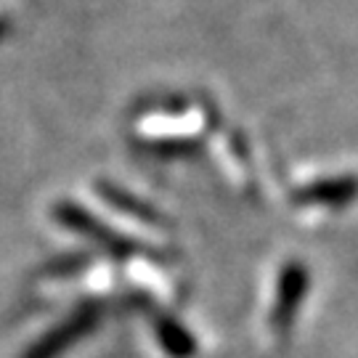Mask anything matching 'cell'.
Instances as JSON below:
<instances>
[{"label": "cell", "mask_w": 358, "mask_h": 358, "mask_svg": "<svg viewBox=\"0 0 358 358\" xmlns=\"http://www.w3.org/2000/svg\"><path fill=\"white\" fill-rule=\"evenodd\" d=\"M53 215H56V220H59L62 226L77 231V234H83V236H90V242H96L99 247L109 250V252L117 255V257H128V255L141 252V247H138V244L130 242L128 236H122L120 231L103 226L99 217H93L90 213H85L80 205L62 202V205H56Z\"/></svg>", "instance_id": "obj_1"}, {"label": "cell", "mask_w": 358, "mask_h": 358, "mask_svg": "<svg viewBox=\"0 0 358 358\" xmlns=\"http://www.w3.org/2000/svg\"><path fill=\"white\" fill-rule=\"evenodd\" d=\"M99 321H101V308L96 306V303L80 306L53 332L43 334L38 343L29 348V353L24 358H59L66 348H72L77 340H83L85 334L93 332L99 327Z\"/></svg>", "instance_id": "obj_2"}, {"label": "cell", "mask_w": 358, "mask_h": 358, "mask_svg": "<svg viewBox=\"0 0 358 358\" xmlns=\"http://www.w3.org/2000/svg\"><path fill=\"white\" fill-rule=\"evenodd\" d=\"M308 268L300 266L297 260H289L279 273V287H276V300L271 310V327L276 334H287L292 327L297 308L306 300L308 292Z\"/></svg>", "instance_id": "obj_3"}, {"label": "cell", "mask_w": 358, "mask_h": 358, "mask_svg": "<svg viewBox=\"0 0 358 358\" xmlns=\"http://www.w3.org/2000/svg\"><path fill=\"white\" fill-rule=\"evenodd\" d=\"M358 194V180L353 176L345 178H327L308 183L300 192H294L297 205H324V207H343L353 202Z\"/></svg>", "instance_id": "obj_4"}, {"label": "cell", "mask_w": 358, "mask_h": 358, "mask_svg": "<svg viewBox=\"0 0 358 358\" xmlns=\"http://www.w3.org/2000/svg\"><path fill=\"white\" fill-rule=\"evenodd\" d=\"M154 334L159 340V345L170 358H192L196 353V345H194V337L178 321L167 319V316H157L154 319Z\"/></svg>", "instance_id": "obj_5"}, {"label": "cell", "mask_w": 358, "mask_h": 358, "mask_svg": "<svg viewBox=\"0 0 358 358\" xmlns=\"http://www.w3.org/2000/svg\"><path fill=\"white\" fill-rule=\"evenodd\" d=\"M99 192H101V196L109 205H115L117 210H122V213H128V215H136L138 220H143V223H154V226H162V223H165V217L159 215L154 207H149L146 202L136 199V196H130L128 192H122V189H117V186L99 183Z\"/></svg>", "instance_id": "obj_6"}]
</instances>
